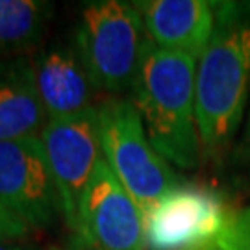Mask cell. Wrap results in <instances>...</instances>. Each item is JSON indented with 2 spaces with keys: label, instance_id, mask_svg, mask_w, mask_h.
Returning a JSON list of instances; mask_svg holds the SVG:
<instances>
[{
  "label": "cell",
  "instance_id": "1",
  "mask_svg": "<svg viewBox=\"0 0 250 250\" xmlns=\"http://www.w3.org/2000/svg\"><path fill=\"white\" fill-rule=\"evenodd\" d=\"M250 91V2H215V28L197 62L202 152L219 154L239 130Z\"/></svg>",
  "mask_w": 250,
  "mask_h": 250
},
{
  "label": "cell",
  "instance_id": "2",
  "mask_svg": "<svg viewBox=\"0 0 250 250\" xmlns=\"http://www.w3.org/2000/svg\"><path fill=\"white\" fill-rule=\"evenodd\" d=\"M146 135L170 165L198 167L202 145L197 126V60L146 41L132 87Z\"/></svg>",
  "mask_w": 250,
  "mask_h": 250
},
{
  "label": "cell",
  "instance_id": "3",
  "mask_svg": "<svg viewBox=\"0 0 250 250\" xmlns=\"http://www.w3.org/2000/svg\"><path fill=\"white\" fill-rule=\"evenodd\" d=\"M148 34L134 2L93 0L82 6L76 50L95 91H132Z\"/></svg>",
  "mask_w": 250,
  "mask_h": 250
},
{
  "label": "cell",
  "instance_id": "4",
  "mask_svg": "<svg viewBox=\"0 0 250 250\" xmlns=\"http://www.w3.org/2000/svg\"><path fill=\"white\" fill-rule=\"evenodd\" d=\"M97 111L102 160L143 211L180 186L172 165L150 143L132 100L109 97Z\"/></svg>",
  "mask_w": 250,
  "mask_h": 250
},
{
  "label": "cell",
  "instance_id": "5",
  "mask_svg": "<svg viewBox=\"0 0 250 250\" xmlns=\"http://www.w3.org/2000/svg\"><path fill=\"white\" fill-rule=\"evenodd\" d=\"M39 137L60 195L62 215L74 233L83 193L102 161L97 106L78 115L46 121Z\"/></svg>",
  "mask_w": 250,
  "mask_h": 250
},
{
  "label": "cell",
  "instance_id": "6",
  "mask_svg": "<svg viewBox=\"0 0 250 250\" xmlns=\"http://www.w3.org/2000/svg\"><path fill=\"white\" fill-rule=\"evenodd\" d=\"M230 217L213 191L176 186L145 209L148 250H208Z\"/></svg>",
  "mask_w": 250,
  "mask_h": 250
},
{
  "label": "cell",
  "instance_id": "7",
  "mask_svg": "<svg viewBox=\"0 0 250 250\" xmlns=\"http://www.w3.org/2000/svg\"><path fill=\"white\" fill-rule=\"evenodd\" d=\"M74 237L85 250H146L143 208L104 160L83 193Z\"/></svg>",
  "mask_w": 250,
  "mask_h": 250
},
{
  "label": "cell",
  "instance_id": "8",
  "mask_svg": "<svg viewBox=\"0 0 250 250\" xmlns=\"http://www.w3.org/2000/svg\"><path fill=\"white\" fill-rule=\"evenodd\" d=\"M0 204L30 230L45 228L62 213L39 135L0 141Z\"/></svg>",
  "mask_w": 250,
  "mask_h": 250
},
{
  "label": "cell",
  "instance_id": "9",
  "mask_svg": "<svg viewBox=\"0 0 250 250\" xmlns=\"http://www.w3.org/2000/svg\"><path fill=\"white\" fill-rule=\"evenodd\" d=\"M145 30L160 48L200 60L215 28L209 0H137Z\"/></svg>",
  "mask_w": 250,
  "mask_h": 250
},
{
  "label": "cell",
  "instance_id": "10",
  "mask_svg": "<svg viewBox=\"0 0 250 250\" xmlns=\"http://www.w3.org/2000/svg\"><path fill=\"white\" fill-rule=\"evenodd\" d=\"M34 71L46 121L78 115L95 107L91 104L95 87L76 46L46 48L37 56Z\"/></svg>",
  "mask_w": 250,
  "mask_h": 250
},
{
  "label": "cell",
  "instance_id": "11",
  "mask_svg": "<svg viewBox=\"0 0 250 250\" xmlns=\"http://www.w3.org/2000/svg\"><path fill=\"white\" fill-rule=\"evenodd\" d=\"M46 115L26 56L0 60V141L39 135Z\"/></svg>",
  "mask_w": 250,
  "mask_h": 250
},
{
  "label": "cell",
  "instance_id": "12",
  "mask_svg": "<svg viewBox=\"0 0 250 250\" xmlns=\"http://www.w3.org/2000/svg\"><path fill=\"white\" fill-rule=\"evenodd\" d=\"M50 17L52 4L45 0H0V60L39 46Z\"/></svg>",
  "mask_w": 250,
  "mask_h": 250
},
{
  "label": "cell",
  "instance_id": "13",
  "mask_svg": "<svg viewBox=\"0 0 250 250\" xmlns=\"http://www.w3.org/2000/svg\"><path fill=\"white\" fill-rule=\"evenodd\" d=\"M208 250H250V208L230 211L224 230Z\"/></svg>",
  "mask_w": 250,
  "mask_h": 250
},
{
  "label": "cell",
  "instance_id": "14",
  "mask_svg": "<svg viewBox=\"0 0 250 250\" xmlns=\"http://www.w3.org/2000/svg\"><path fill=\"white\" fill-rule=\"evenodd\" d=\"M32 232L26 224L9 215L0 204V243H17Z\"/></svg>",
  "mask_w": 250,
  "mask_h": 250
},
{
  "label": "cell",
  "instance_id": "15",
  "mask_svg": "<svg viewBox=\"0 0 250 250\" xmlns=\"http://www.w3.org/2000/svg\"><path fill=\"white\" fill-rule=\"evenodd\" d=\"M243 156L250 161V107L249 117H247V126H245V135H243Z\"/></svg>",
  "mask_w": 250,
  "mask_h": 250
},
{
  "label": "cell",
  "instance_id": "16",
  "mask_svg": "<svg viewBox=\"0 0 250 250\" xmlns=\"http://www.w3.org/2000/svg\"><path fill=\"white\" fill-rule=\"evenodd\" d=\"M0 250H28V249L22 247V245H17V243H0Z\"/></svg>",
  "mask_w": 250,
  "mask_h": 250
},
{
  "label": "cell",
  "instance_id": "17",
  "mask_svg": "<svg viewBox=\"0 0 250 250\" xmlns=\"http://www.w3.org/2000/svg\"><path fill=\"white\" fill-rule=\"evenodd\" d=\"M48 250H63V249H58V247H50Z\"/></svg>",
  "mask_w": 250,
  "mask_h": 250
}]
</instances>
